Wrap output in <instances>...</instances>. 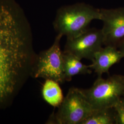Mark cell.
Listing matches in <instances>:
<instances>
[{
	"label": "cell",
	"instance_id": "cell-1",
	"mask_svg": "<svg viewBox=\"0 0 124 124\" xmlns=\"http://www.w3.org/2000/svg\"><path fill=\"white\" fill-rule=\"evenodd\" d=\"M25 14L14 0H0V106L14 96L36 56Z\"/></svg>",
	"mask_w": 124,
	"mask_h": 124
},
{
	"label": "cell",
	"instance_id": "cell-2",
	"mask_svg": "<svg viewBox=\"0 0 124 124\" xmlns=\"http://www.w3.org/2000/svg\"><path fill=\"white\" fill-rule=\"evenodd\" d=\"M100 9L83 2L63 6L57 12L53 26L58 34L67 39L80 35L94 20H100Z\"/></svg>",
	"mask_w": 124,
	"mask_h": 124
},
{
	"label": "cell",
	"instance_id": "cell-3",
	"mask_svg": "<svg viewBox=\"0 0 124 124\" xmlns=\"http://www.w3.org/2000/svg\"><path fill=\"white\" fill-rule=\"evenodd\" d=\"M47 121L48 124H80L94 109L82 89L71 87L58 108Z\"/></svg>",
	"mask_w": 124,
	"mask_h": 124
},
{
	"label": "cell",
	"instance_id": "cell-4",
	"mask_svg": "<svg viewBox=\"0 0 124 124\" xmlns=\"http://www.w3.org/2000/svg\"><path fill=\"white\" fill-rule=\"evenodd\" d=\"M82 91L94 110L113 108L124 96V76L98 77L91 87Z\"/></svg>",
	"mask_w": 124,
	"mask_h": 124
},
{
	"label": "cell",
	"instance_id": "cell-5",
	"mask_svg": "<svg viewBox=\"0 0 124 124\" xmlns=\"http://www.w3.org/2000/svg\"><path fill=\"white\" fill-rule=\"evenodd\" d=\"M62 36L58 34L53 45L36 56L31 75L35 78L51 79L59 84L66 81L63 70V52L60 47Z\"/></svg>",
	"mask_w": 124,
	"mask_h": 124
},
{
	"label": "cell",
	"instance_id": "cell-6",
	"mask_svg": "<svg viewBox=\"0 0 124 124\" xmlns=\"http://www.w3.org/2000/svg\"><path fill=\"white\" fill-rule=\"evenodd\" d=\"M104 45L101 29L88 28L74 38L67 39L63 52L71 53L80 60H91L96 52Z\"/></svg>",
	"mask_w": 124,
	"mask_h": 124
},
{
	"label": "cell",
	"instance_id": "cell-7",
	"mask_svg": "<svg viewBox=\"0 0 124 124\" xmlns=\"http://www.w3.org/2000/svg\"><path fill=\"white\" fill-rule=\"evenodd\" d=\"M104 46L119 48L124 43V7L100 9Z\"/></svg>",
	"mask_w": 124,
	"mask_h": 124
},
{
	"label": "cell",
	"instance_id": "cell-8",
	"mask_svg": "<svg viewBox=\"0 0 124 124\" xmlns=\"http://www.w3.org/2000/svg\"><path fill=\"white\" fill-rule=\"evenodd\" d=\"M123 58L124 54L119 48L109 46H105L96 53L92 63L89 66L98 77H101L103 73H108L111 67Z\"/></svg>",
	"mask_w": 124,
	"mask_h": 124
},
{
	"label": "cell",
	"instance_id": "cell-9",
	"mask_svg": "<svg viewBox=\"0 0 124 124\" xmlns=\"http://www.w3.org/2000/svg\"><path fill=\"white\" fill-rule=\"evenodd\" d=\"M63 63L66 81H70L75 75L92 73L89 65L84 64L80 59L71 53L63 52Z\"/></svg>",
	"mask_w": 124,
	"mask_h": 124
},
{
	"label": "cell",
	"instance_id": "cell-10",
	"mask_svg": "<svg viewBox=\"0 0 124 124\" xmlns=\"http://www.w3.org/2000/svg\"><path fill=\"white\" fill-rule=\"evenodd\" d=\"M41 93L45 101L55 108H58L64 98L59 83L51 79H46Z\"/></svg>",
	"mask_w": 124,
	"mask_h": 124
},
{
	"label": "cell",
	"instance_id": "cell-11",
	"mask_svg": "<svg viewBox=\"0 0 124 124\" xmlns=\"http://www.w3.org/2000/svg\"><path fill=\"white\" fill-rule=\"evenodd\" d=\"M80 124H116L113 108L95 109Z\"/></svg>",
	"mask_w": 124,
	"mask_h": 124
},
{
	"label": "cell",
	"instance_id": "cell-12",
	"mask_svg": "<svg viewBox=\"0 0 124 124\" xmlns=\"http://www.w3.org/2000/svg\"><path fill=\"white\" fill-rule=\"evenodd\" d=\"M115 113L116 124H124V97L120 100L113 107Z\"/></svg>",
	"mask_w": 124,
	"mask_h": 124
},
{
	"label": "cell",
	"instance_id": "cell-13",
	"mask_svg": "<svg viewBox=\"0 0 124 124\" xmlns=\"http://www.w3.org/2000/svg\"><path fill=\"white\" fill-rule=\"evenodd\" d=\"M119 49H120V51L124 54V43L120 46Z\"/></svg>",
	"mask_w": 124,
	"mask_h": 124
},
{
	"label": "cell",
	"instance_id": "cell-14",
	"mask_svg": "<svg viewBox=\"0 0 124 124\" xmlns=\"http://www.w3.org/2000/svg\"><path fill=\"white\" fill-rule=\"evenodd\" d=\"M123 97H124V96H123Z\"/></svg>",
	"mask_w": 124,
	"mask_h": 124
}]
</instances>
